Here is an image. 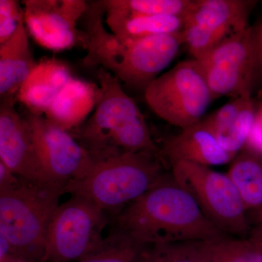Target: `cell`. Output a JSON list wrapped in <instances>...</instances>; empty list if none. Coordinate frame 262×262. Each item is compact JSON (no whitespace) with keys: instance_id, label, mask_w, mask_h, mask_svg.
Listing matches in <instances>:
<instances>
[{"instance_id":"cell-7","label":"cell","mask_w":262,"mask_h":262,"mask_svg":"<svg viewBox=\"0 0 262 262\" xmlns=\"http://www.w3.org/2000/svg\"><path fill=\"white\" fill-rule=\"evenodd\" d=\"M107 213L79 196L59 205L52 216L42 262L80 261L102 243Z\"/></svg>"},{"instance_id":"cell-23","label":"cell","mask_w":262,"mask_h":262,"mask_svg":"<svg viewBox=\"0 0 262 262\" xmlns=\"http://www.w3.org/2000/svg\"><path fill=\"white\" fill-rule=\"evenodd\" d=\"M205 241L144 246L138 262H202Z\"/></svg>"},{"instance_id":"cell-29","label":"cell","mask_w":262,"mask_h":262,"mask_svg":"<svg viewBox=\"0 0 262 262\" xmlns=\"http://www.w3.org/2000/svg\"><path fill=\"white\" fill-rule=\"evenodd\" d=\"M254 215L255 221H256V224L262 222V207L256 213H254Z\"/></svg>"},{"instance_id":"cell-12","label":"cell","mask_w":262,"mask_h":262,"mask_svg":"<svg viewBox=\"0 0 262 262\" xmlns=\"http://www.w3.org/2000/svg\"><path fill=\"white\" fill-rule=\"evenodd\" d=\"M15 102L1 101L0 105V161L24 181L52 182L43 171L27 122Z\"/></svg>"},{"instance_id":"cell-21","label":"cell","mask_w":262,"mask_h":262,"mask_svg":"<svg viewBox=\"0 0 262 262\" xmlns=\"http://www.w3.org/2000/svg\"><path fill=\"white\" fill-rule=\"evenodd\" d=\"M202 262H262V248L248 237L205 241Z\"/></svg>"},{"instance_id":"cell-28","label":"cell","mask_w":262,"mask_h":262,"mask_svg":"<svg viewBox=\"0 0 262 262\" xmlns=\"http://www.w3.org/2000/svg\"><path fill=\"white\" fill-rule=\"evenodd\" d=\"M248 237L262 248V222L256 224L254 228L251 229Z\"/></svg>"},{"instance_id":"cell-9","label":"cell","mask_w":262,"mask_h":262,"mask_svg":"<svg viewBox=\"0 0 262 262\" xmlns=\"http://www.w3.org/2000/svg\"><path fill=\"white\" fill-rule=\"evenodd\" d=\"M256 4L250 0H194L182 32L194 59H201L227 38L248 28Z\"/></svg>"},{"instance_id":"cell-18","label":"cell","mask_w":262,"mask_h":262,"mask_svg":"<svg viewBox=\"0 0 262 262\" xmlns=\"http://www.w3.org/2000/svg\"><path fill=\"white\" fill-rule=\"evenodd\" d=\"M227 175L237 188L248 214L262 207V155L247 147L231 162Z\"/></svg>"},{"instance_id":"cell-15","label":"cell","mask_w":262,"mask_h":262,"mask_svg":"<svg viewBox=\"0 0 262 262\" xmlns=\"http://www.w3.org/2000/svg\"><path fill=\"white\" fill-rule=\"evenodd\" d=\"M256 114L252 98H237L203 120L213 131L222 147L237 155L247 144Z\"/></svg>"},{"instance_id":"cell-17","label":"cell","mask_w":262,"mask_h":262,"mask_svg":"<svg viewBox=\"0 0 262 262\" xmlns=\"http://www.w3.org/2000/svg\"><path fill=\"white\" fill-rule=\"evenodd\" d=\"M100 92L99 86L72 77L53 100L46 117L66 130L77 128L96 108Z\"/></svg>"},{"instance_id":"cell-19","label":"cell","mask_w":262,"mask_h":262,"mask_svg":"<svg viewBox=\"0 0 262 262\" xmlns=\"http://www.w3.org/2000/svg\"><path fill=\"white\" fill-rule=\"evenodd\" d=\"M110 32L122 39L174 34L182 32L185 18L175 15H124L105 13Z\"/></svg>"},{"instance_id":"cell-24","label":"cell","mask_w":262,"mask_h":262,"mask_svg":"<svg viewBox=\"0 0 262 262\" xmlns=\"http://www.w3.org/2000/svg\"><path fill=\"white\" fill-rule=\"evenodd\" d=\"M24 19V8L20 2L0 0V44L14 34Z\"/></svg>"},{"instance_id":"cell-13","label":"cell","mask_w":262,"mask_h":262,"mask_svg":"<svg viewBox=\"0 0 262 262\" xmlns=\"http://www.w3.org/2000/svg\"><path fill=\"white\" fill-rule=\"evenodd\" d=\"M163 152L170 165L185 161L208 167L225 165L237 156L222 147L203 120L165 139Z\"/></svg>"},{"instance_id":"cell-26","label":"cell","mask_w":262,"mask_h":262,"mask_svg":"<svg viewBox=\"0 0 262 262\" xmlns=\"http://www.w3.org/2000/svg\"><path fill=\"white\" fill-rule=\"evenodd\" d=\"M20 179L0 161V191L8 190L18 186Z\"/></svg>"},{"instance_id":"cell-2","label":"cell","mask_w":262,"mask_h":262,"mask_svg":"<svg viewBox=\"0 0 262 262\" xmlns=\"http://www.w3.org/2000/svg\"><path fill=\"white\" fill-rule=\"evenodd\" d=\"M100 97L92 116L77 127L82 146L94 160L127 152L157 154L145 118L120 80L98 67Z\"/></svg>"},{"instance_id":"cell-8","label":"cell","mask_w":262,"mask_h":262,"mask_svg":"<svg viewBox=\"0 0 262 262\" xmlns=\"http://www.w3.org/2000/svg\"><path fill=\"white\" fill-rule=\"evenodd\" d=\"M256 32L257 28L248 27L196 60L213 99L252 98L254 84L259 81Z\"/></svg>"},{"instance_id":"cell-16","label":"cell","mask_w":262,"mask_h":262,"mask_svg":"<svg viewBox=\"0 0 262 262\" xmlns=\"http://www.w3.org/2000/svg\"><path fill=\"white\" fill-rule=\"evenodd\" d=\"M37 64L24 19L14 34L0 44L1 101L17 99L19 90Z\"/></svg>"},{"instance_id":"cell-25","label":"cell","mask_w":262,"mask_h":262,"mask_svg":"<svg viewBox=\"0 0 262 262\" xmlns=\"http://www.w3.org/2000/svg\"><path fill=\"white\" fill-rule=\"evenodd\" d=\"M245 147L262 155V104L256 111L254 125Z\"/></svg>"},{"instance_id":"cell-3","label":"cell","mask_w":262,"mask_h":262,"mask_svg":"<svg viewBox=\"0 0 262 262\" xmlns=\"http://www.w3.org/2000/svg\"><path fill=\"white\" fill-rule=\"evenodd\" d=\"M64 184L30 182L0 191V234L19 262H42L52 216L65 193Z\"/></svg>"},{"instance_id":"cell-6","label":"cell","mask_w":262,"mask_h":262,"mask_svg":"<svg viewBox=\"0 0 262 262\" xmlns=\"http://www.w3.org/2000/svg\"><path fill=\"white\" fill-rule=\"evenodd\" d=\"M144 94L146 103L157 116L182 129L201 122L213 100L195 59L177 63L155 79Z\"/></svg>"},{"instance_id":"cell-11","label":"cell","mask_w":262,"mask_h":262,"mask_svg":"<svg viewBox=\"0 0 262 262\" xmlns=\"http://www.w3.org/2000/svg\"><path fill=\"white\" fill-rule=\"evenodd\" d=\"M24 24L37 44L52 51L84 46L85 34L77 29L89 3L84 0H27L23 2Z\"/></svg>"},{"instance_id":"cell-22","label":"cell","mask_w":262,"mask_h":262,"mask_svg":"<svg viewBox=\"0 0 262 262\" xmlns=\"http://www.w3.org/2000/svg\"><path fill=\"white\" fill-rule=\"evenodd\" d=\"M144 246L115 227L99 246L78 262H138Z\"/></svg>"},{"instance_id":"cell-10","label":"cell","mask_w":262,"mask_h":262,"mask_svg":"<svg viewBox=\"0 0 262 262\" xmlns=\"http://www.w3.org/2000/svg\"><path fill=\"white\" fill-rule=\"evenodd\" d=\"M36 153L46 177L67 185L85 177L94 158L82 144L62 127L42 115L27 112L24 115Z\"/></svg>"},{"instance_id":"cell-5","label":"cell","mask_w":262,"mask_h":262,"mask_svg":"<svg viewBox=\"0 0 262 262\" xmlns=\"http://www.w3.org/2000/svg\"><path fill=\"white\" fill-rule=\"evenodd\" d=\"M174 179L192 194L210 222L230 237L247 238L248 212L237 188L227 173L189 162L172 164Z\"/></svg>"},{"instance_id":"cell-27","label":"cell","mask_w":262,"mask_h":262,"mask_svg":"<svg viewBox=\"0 0 262 262\" xmlns=\"http://www.w3.org/2000/svg\"><path fill=\"white\" fill-rule=\"evenodd\" d=\"M256 46H257V57L258 72H259V89L258 96L262 98V23L257 28L256 32Z\"/></svg>"},{"instance_id":"cell-1","label":"cell","mask_w":262,"mask_h":262,"mask_svg":"<svg viewBox=\"0 0 262 262\" xmlns=\"http://www.w3.org/2000/svg\"><path fill=\"white\" fill-rule=\"evenodd\" d=\"M116 228L144 246L228 237L206 218L187 190L165 175L115 216ZM230 237V236H229Z\"/></svg>"},{"instance_id":"cell-20","label":"cell","mask_w":262,"mask_h":262,"mask_svg":"<svg viewBox=\"0 0 262 262\" xmlns=\"http://www.w3.org/2000/svg\"><path fill=\"white\" fill-rule=\"evenodd\" d=\"M194 0H104L105 13L134 15H175L185 18Z\"/></svg>"},{"instance_id":"cell-14","label":"cell","mask_w":262,"mask_h":262,"mask_svg":"<svg viewBox=\"0 0 262 262\" xmlns=\"http://www.w3.org/2000/svg\"><path fill=\"white\" fill-rule=\"evenodd\" d=\"M72 77L66 63L56 58H42L22 84L17 99L30 113L42 115Z\"/></svg>"},{"instance_id":"cell-4","label":"cell","mask_w":262,"mask_h":262,"mask_svg":"<svg viewBox=\"0 0 262 262\" xmlns=\"http://www.w3.org/2000/svg\"><path fill=\"white\" fill-rule=\"evenodd\" d=\"M164 175L156 155L144 151L124 153L95 160L85 177L65 186V193L85 198L116 216Z\"/></svg>"}]
</instances>
